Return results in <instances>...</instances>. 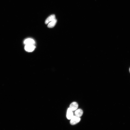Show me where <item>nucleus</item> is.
Instances as JSON below:
<instances>
[{"instance_id": "39448f33", "label": "nucleus", "mask_w": 130, "mask_h": 130, "mask_svg": "<svg viewBox=\"0 0 130 130\" xmlns=\"http://www.w3.org/2000/svg\"><path fill=\"white\" fill-rule=\"evenodd\" d=\"M56 19L55 16L54 15H52L48 17L45 21V24H48L49 22Z\"/></svg>"}, {"instance_id": "f03ea898", "label": "nucleus", "mask_w": 130, "mask_h": 130, "mask_svg": "<svg viewBox=\"0 0 130 130\" xmlns=\"http://www.w3.org/2000/svg\"><path fill=\"white\" fill-rule=\"evenodd\" d=\"M35 47L34 45H26L25 47L26 51L29 52H33L35 50Z\"/></svg>"}, {"instance_id": "423d86ee", "label": "nucleus", "mask_w": 130, "mask_h": 130, "mask_svg": "<svg viewBox=\"0 0 130 130\" xmlns=\"http://www.w3.org/2000/svg\"><path fill=\"white\" fill-rule=\"evenodd\" d=\"M73 116V114L72 111L69 108L68 110L67 117V119L69 120L71 119Z\"/></svg>"}, {"instance_id": "7ed1b4c3", "label": "nucleus", "mask_w": 130, "mask_h": 130, "mask_svg": "<svg viewBox=\"0 0 130 130\" xmlns=\"http://www.w3.org/2000/svg\"><path fill=\"white\" fill-rule=\"evenodd\" d=\"M24 43L25 45H35V42L33 39L28 38L26 39L24 41Z\"/></svg>"}, {"instance_id": "0eeeda50", "label": "nucleus", "mask_w": 130, "mask_h": 130, "mask_svg": "<svg viewBox=\"0 0 130 130\" xmlns=\"http://www.w3.org/2000/svg\"><path fill=\"white\" fill-rule=\"evenodd\" d=\"M57 22V20L56 19L53 21L49 22L48 25V27L49 28H51L54 27Z\"/></svg>"}, {"instance_id": "20e7f679", "label": "nucleus", "mask_w": 130, "mask_h": 130, "mask_svg": "<svg viewBox=\"0 0 130 130\" xmlns=\"http://www.w3.org/2000/svg\"><path fill=\"white\" fill-rule=\"evenodd\" d=\"M78 104L76 102L71 103L70 106L69 108L73 111L76 110L78 107Z\"/></svg>"}, {"instance_id": "f257e3e1", "label": "nucleus", "mask_w": 130, "mask_h": 130, "mask_svg": "<svg viewBox=\"0 0 130 130\" xmlns=\"http://www.w3.org/2000/svg\"><path fill=\"white\" fill-rule=\"evenodd\" d=\"M81 120L80 118L75 116H74L71 119L70 124L72 125H75L80 122Z\"/></svg>"}, {"instance_id": "1a4fd4ad", "label": "nucleus", "mask_w": 130, "mask_h": 130, "mask_svg": "<svg viewBox=\"0 0 130 130\" xmlns=\"http://www.w3.org/2000/svg\"><path fill=\"white\" fill-rule=\"evenodd\" d=\"M129 71L130 73V69H129Z\"/></svg>"}, {"instance_id": "6e6552de", "label": "nucleus", "mask_w": 130, "mask_h": 130, "mask_svg": "<svg viewBox=\"0 0 130 130\" xmlns=\"http://www.w3.org/2000/svg\"><path fill=\"white\" fill-rule=\"evenodd\" d=\"M83 113V111L81 109H79L76 110L75 114L76 116L80 117L82 115Z\"/></svg>"}]
</instances>
